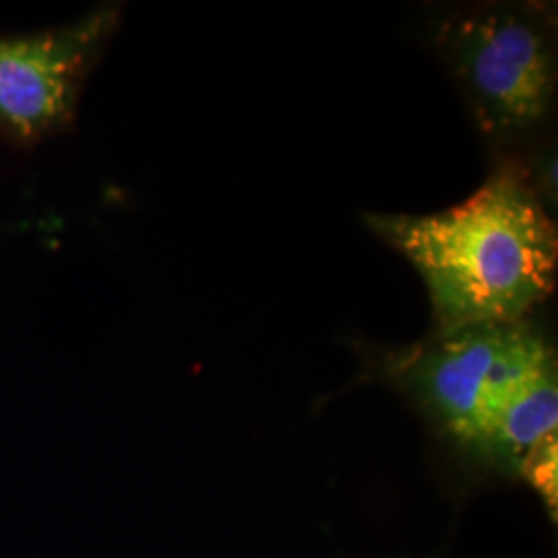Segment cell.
Wrapping results in <instances>:
<instances>
[{
    "label": "cell",
    "mask_w": 558,
    "mask_h": 558,
    "mask_svg": "<svg viewBox=\"0 0 558 558\" xmlns=\"http://www.w3.org/2000/svg\"><path fill=\"white\" fill-rule=\"evenodd\" d=\"M391 375L468 458L534 486L557 476V356L530 323L435 333Z\"/></svg>",
    "instance_id": "1"
},
{
    "label": "cell",
    "mask_w": 558,
    "mask_h": 558,
    "mask_svg": "<svg viewBox=\"0 0 558 558\" xmlns=\"http://www.w3.org/2000/svg\"><path fill=\"white\" fill-rule=\"evenodd\" d=\"M424 281L435 333L519 323L555 290L557 228L525 174L502 168L470 199L428 216H366Z\"/></svg>",
    "instance_id": "2"
},
{
    "label": "cell",
    "mask_w": 558,
    "mask_h": 558,
    "mask_svg": "<svg viewBox=\"0 0 558 558\" xmlns=\"http://www.w3.org/2000/svg\"><path fill=\"white\" fill-rule=\"evenodd\" d=\"M437 46L486 137L515 140L548 117L557 87L555 41L534 11L465 9L440 21Z\"/></svg>",
    "instance_id": "3"
},
{
    "label": "cell",
    "mask_w": 558,
    "mask_h": 558,
    "mask_svg": "<svg viewBox=\"0 0 558 558\" xmlns=\"http://www.w3.org/2000/svg\"><path fill=\"white\" fill-rule=\"evenodd\" d=\"M119 7L21 36H0V137L21 147L66 133L81 92L119 25Z\"/></svg>",
    "instance_id": "4"
}]
</instances>
